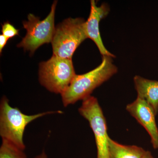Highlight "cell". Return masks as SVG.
<instances>
[{
  "label": "cell",
  "instance_id": "6da1fadb",
  "mask_svg": "<svg viewBox=\"0 0 158 158\" xmlns=\"http://www.w3.org/2000/svg\"><path fill=\"white\" fill-rule=\"evenodd\" d=\"M112 57L104 56L100 65L84 74L77 75L70 85L61 94L64 106L85 99L95 88L107 81L117 72Z\"/></svg>",
  "mask_w": 158,
  "mask_h": 158
},
{
  "label": "cell",
  "instance_id": "7a4b0ae2",
  "mask_svg": "<svg viewBox=\"0 0 158 158\" xmlns=\"http://www.w3.org/2000/svg\"><path fill=\"white\" fill-rule=\"evenodd\" d=\"M62 113L61 111H48L33 115L22 113L17 108L11 107L9 101L3 97L0 105V135L21 149L24 150L23 135L26 127L37 118L54 113Z\"/></svg>",
  "mask_w": 158,
  "mask_h": 158
},
{
  "label": "cell",
  "instance_id": "3957f363",
  "mask_svg": "<svg viewBox=\"0 0 158 158\" xmlns=\"http://www.w3.org/2000/svg\"><path fill=\"white\" fill-rule=\"evenodd\" d=\"M85 22L80 18H69L56 27L52 42L54 56L72 59L79 46L88 38Z\"/></svg>",
  "mask_w": 158,
  "mask_h": 158
},
{
  "label": "cell",
  "instance_id": "277c9868",
  "mask_svg": "<svg viewBox=\"0 0 158 158\" xmlns=\"http://www.w3.org/2000/svg\"><path fill=\"white\" fill-rule=\"evenodd\" d=\"M40 84L51 92L62 94L76 75L72 59L53 55L50 59L40 64Z\"/></svg>",
  "mask_w": 158,
  "mask_h": 158
},
{
  "label": "cell",
  "instance_id": "5b68a950",
  "mask_svg": "<svg viewBox=\"0 0 158 158\" xmlns=\"http://www.w3.org/2000/svg\"><path fill=\"white\" fill-rule=\"evenodd\" d=\"M57 3V1L54 2L49 14L42 20L34 15L29 14L27 21L23 23L27 34L18 44V47L23 48L33 54L40 46L52 43L56 30L55 16Z\"/></svg>",
  "mask_w": 158,
  "mask_h": 158
},
{
  "label": "cell",
  "instance_id": "8992f818",
  "mask_svg": "<svg viewBox=\"0 0 158 158\" xmlns=\"http://www.w3.org/2000/svg\"><path fill=\"white\" fill-rule=\"evenodd\" d=\"M79 112L89 122L93 131L97 149V158H109L107 133L106 118L97 99L90 96L83 100Z\"/></svg>",
  "mask_w": 158,
  "mask_h": 158
},
{
  "label": "cell",
  "instance_id": "52a82bcc",
  "mask_svg": "<svg viewBox=\"0 0 158 158\" xmlns=\"http://www.w3.org/2000/svg\"><path fill=\"white\" fill-rule=\"evenodd\" d=\"M126 110L149 134L155 149H158V129L156 124L154 110L144 99L137 98L127 105Z\"/></svg>",
  "mask_w": 158,
  "mask_h": 158
},
{
  "label": "cell",
  "instance_id": "ba28073f",
  "mask_svg": "<svg viewBox=\"0 0 158 158\" xmlns=\"http://www.w3.org/2000/svg\"><path fill=\"white\" fill-rule=\"evenodd\" d=\"M110 8L103 3L101 6H97L94 0L90 1V11L88 20L85 22V30L88 38H90L96 44L103 56H108L114 58L115 56L106 48L102 41L99 31V23L109 14Z\"/></svg>",
  "mask_w": 158,
  "mask_h": 158
},
{
  "label": "cell",
  "instance_id": "9c48e42d",
  "mask_svg": "<svg viewBox=\"0 0 158 158\" xmlns=\"http://www.w3.org/2000/svg\"><path fill=\"white\" fill-rule=\"evenodd\" d=\"M138 97L144 99L158 113V81L136 76L134 78Z\"/></svg>",
  "mask_w": 158,
  "mask_h": 158
},
{
  "label": "cell",
  "instance_id": "30bf717a",
  "mask_svg": "<svg viewBox=\"0 0 158 158\" xmlns=\"http://www.w3.org/2000/svg\"><path fill=\"white\" fill-rule=\"evenodd\" d=\"M110 158H141L146 151L135 145H123L110 138L108 143Z\"/></svg>",
  "mask_w": 158,
  "mask_h": 158
},
{
  "label": "cell",
  "instance_id": "8fae6325",
  "mask_svg": "<svg viewBox=\"0 0 158 158\" xmlns=\"http://www.w3.org/2000/svg\"><path fill=\"white\" fill-rule=\"evenodd\" d=\"M0 148V158H27L23 150L6 140L2 139Z\"/></svg>",
  "mask_w": 158,
  "mask_h": 158
},
{
  "label": "cell",
  "instance_id": "7c38bea8",
  "mask_svg": "<svg viewBox=\"0 0 158 158\" xmlns=\"http://www.w3.org/2000/svg\"><path fill=\"white\" fill-rule=\"evenodd\" d=\"M2 34L8 39L19 35V30L9 22L5 23L2 25Z\"/></svg>",
  "mask_w": 158,
  "mask_h": 158
},
{
  "label": "cell",
  "instance_id": "4fadbf2b",
  "mask_svg": "<svg viewBox=\"0 0 158 158\" xmlns=\"http://www.w3.org/2000/svg\"><path fill=\"white\" fill-rule=\"evenodd\" d=\"M8 40L9 39L3 34H1L0 35V52L2 53L3 49L7 44Z\"/></svg>",
  "mask_w": 158,
  "mask_h": 158
},
{
  "label": "cell",
  "instance_id": "5bb4252c",
  "mask_svg": "<svg viewBox=\"0 0 158 158\" xmlns=\"http://www.w3.org/2000/svg\"><path fill=\"white\" fill-rule=\"evenodd\" d=\"M141 158H154L152 155L151 153L150 152L146 151V152L144 154V155Z\"/></svg>",
  "mask_w": 158,
  "mask_h": 158
},
{
  "label": "cell",
  "instance_id": "9a60e30c",
  "mask_svg": "<svg viewBox=\"0 0 158 158\" xmlns=\"http://www.w3.org/2000/svg\"><path fill=\"white\" fill-rule=\"evenodd\" d=\"M34 158H48V157L44 151H43L41 154L35 157Z\"/></svg>",
  "mask_w": 158,
  "mask_h": 158
}]
</instances>
